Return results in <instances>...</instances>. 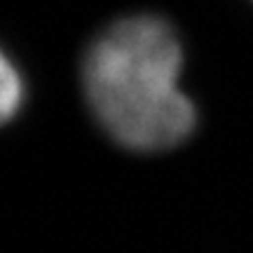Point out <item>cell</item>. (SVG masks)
I'll return each mask as SVG.
<instances>
[{"label":"cell","instance_id":"1","mask_svg":"<svg viewBox=\"0 0 253 253\" xmlns=\"http://www.w3.org/2000/svg\"><path fill=\"white\" fill-rule=\"evenodd\" d=\"M181 71V38L167 19H115L84 52V101L118 145L134 153L171 150L197 125V110L178 87Z\"/></svg>","mask_w":253,"mask_h":253},{"label":"cell","instance_id":"2","mask_svg":"<svg viewBox=\"0 0 253 253\" xmlns=\"http://www.w3.org/2000/svg\"><path fill=\"white\" fill-rule=\"evenodd\" d=\"M26 99V84L14 61L0 47V125L17 115Z\"/></svg>","mask_w":253,"mask_h":253}]
</instances>
